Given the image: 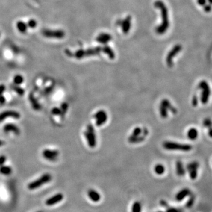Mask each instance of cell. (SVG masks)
I'll return each instance as SVG.
<instances>
[{
  "instance_id": "6da1fadb",
  "label": "cell",
  "mask_w": 212,
  "mask_h": 212,
  "mask_svg": "<svg viewBox=\"0 0 212 212\" xmlns=\"http://www.w3.org/2000/svg\"><path fill=\"white\" fill-rule=\"evenodd\" d=\"M155 6L159 8L161 11L162 22L156 29V31L159 34H163L167 31L169 27V20L168 16V10L166 5L161 1H157L155 2Z\"/></svg>"
},
{
  "instance_id": "7a4b0ae2",
  "label": "cell",
  "mask_w": 212,
  "mask_h": 212,
  "mask_svg": "<svg viewBox=\"0 0 212 212\" xmlns=\"http://www.w3.org/2000/svg\"><path fill=\"white\" fill-rule=\"evenodd\" d=\"M163 147L168 150H180L182 152H189L192 149V146L190 144L169 141H164L163 143Z\"/></svg>"
},
{
  "instance_id": "3957f363",
  "label": "cell",
  "mask_w": 212,
  "mask_h": 212,
  "mask_svg": "<svg viewBox=\"0 0 212 212\" xmlns=\"http://www.w3.org/2000/svg\"><path fill=\"white\" fill-rule=\"evenodd\" d=\"M198 88L202 90L200 96V101L202 103L203 105H206L209 102L211 94V88L208 83L205 80H203L199 83Z\"/></svg>"
},
{
  "instance_id": "277c9868",
  "label": "cell",
  "mask_w": 212,
  "mask_h": 212,
  "mask_svg": "<svg viewBox=\"0 0 212 212\" xmlns=\"http://www.w3.org/2000/svg\"><path fill=\"white\" fill-rule=\"evenodd\" d=\"M84 134L87 141L89 147L91 148L95 147L97 143L96 136L95 130L91 124H88L87 126V130L84 131Z\"/></svg>"
},
{
  "instance_id": "5b68a950",
  "label": "cell",
  "mask_w": 212,
  "mask_h": 212,
  "mask_svg": "<svg viewBox=\"0 0 212 212\" xmlns=\"http://www.w3.org/2000/svg\"><path fill=\"white\" fill-rule=\"evenodd\" d=\"M52 177L49 173H46L43 175L42 176L40 177L38 179L36 180L35 181L30 183L28 185V188L30 190H34L41 186L44 185V184L50 182L52 180Z\"/></svg>"
},
{
  "instance_id": "8992f818",
  "label": "cell",
  "mask_w": 212,
  "mask_h": 212,
  "mask_svg": "<svg viewBox=\"0 0 212 212\" xmlns=\"http://www.w3.org/2000/svg\"><path fill=\"white\" fill-rule=\"evenodd\" d=\"M102 50V49H101L100 47L88 49L87 50H79L75 53L74 57L77 59H81V58L87 57V56L98 55L100 54Z\"/></svg>"
},
{
  "instance_id": "52a82bcc",
  "label": "cell",
  "mask_w": 212,
  "mask_h": 212,
  "mask_svg": "<svg viewBox=\"0 0 212 212\" xmlns=\"http://www.w3.org/2000/svg\"><path fill=\"white\" fill-rule=\"evenodd\" d=\"M141 134H143V129H141L140 127H136L134 129V130L133 131L132 134L130 135V136L128 137V140L132 144H134V143H138L141 141L144 140L146 136L142 135L141 136Z\"/></svg>"
},
{
  "instance_id": "ba28073f",
  "label": "cell",
  "mask_w": 212,
  "mask_h": 212,
  "mask_svg": "<svg viewBox=\"0 0 212 212\" xmlns=\"http://www.w3.org/2000/svg\"><path fill=\"white\" fill-rule=\"evenodd\" d=\"M42 34L44 37L50 38L61 39L64 37L65 33L64 31L61 30H53L49 29H44L42 31Z\"/></svg>"
},
{
  "instance_id": "9c48e42d",
  "label": "cell",
  "mask_w": 212,
  "mask_h": 212,
  "mask_svg": "<svg viewBox=\"0 0 212 212\" xmlns=\"http://www.w3.org/2000/svg\"><path fill=\"white\" fill-rule=\"evenodd\" d=\"M181 49H182V47L180 45H176L172 49V50L167 54V56L166 58V63H167L169 67H170V68L172 67V66L173 65V58L181 50Z\"/></svg>"
},
{
  "instance_id": "30bf717a",
  "label": "cell",
  "mask_w": 212,
  "mask_h": 212,
  "mask_svg": "<svg viewBox=\"0 0 212 212\" xmlns=\"http://www.w3.org/2000/svg\"><path fill=\"white\" fill-rule=\"evenodd\" d=\"M94 119H96V124L97 126H101L105 124L107 120V114L105 110L98 111L94 115Z\"/></svg>"
},
{
  "instance_id": "8fae6325",
  "label": "cell",
  "mask_w": 212,
  "mask_h": 212,
  "mask_svg": "<svg viewBox=\"0 0 212 212\" xmlns=\"http://www.w3.org/2000/svg\"><path fill=\"white\" fill-rule=\"evenodd\" d=\"M199 167V164L197 161H193L188 164L187 166V170L188 171L190 178L194 180L197 176V169Z\"/></svg>"
},
{
  "instance_id": "7c38bea8",
  "label": "cell",
  "mask_w": 212,
  "mask_h": 212,
  "mask_svg": "<svg viewBox=\"0 0 212 212\" xmlns=\"http://www.w3.org/2000/svg\"><path fill=\"white\" fill-rule=\"evenodd\" d=\"M21 117L20 114L16 111L8 110L0 113V122L5 120L8 117H11L16 119H19Z\"/></svg>"
},
{
  "instance_id": "4fadbf2b",
  "label": "cell",
  "mask_w": 212,
  "mask_h": 212,
  "mask_svg": "<svg viewBox=\"0 0 212 212\" xmlns=\"http://www.w3.org/2000/svg\"><path fill=\"white\" fill-rule=\"evenodd\" d=\"M59 155V152L55 150L45 149L43 152V156L45 159L49 161H55Z\"/></svg>"
},
{
  "instance_id": "5bb4252c",
  "label": "cell",
  "mask_w": 212,
  "mask_h": 212,
  "mask_svg": "<svg viewBox=\"0 0 212 212\" xmlns=\"http://www.w3.org/2000/svg\"><path fill=\"white\" fill-rule=\"evenodd\" d=\"M63 198H64L63 194L62 193H57L53 196V197L47 199L46 202V204L47 206H52L63 200Z\"/></svg>"
},
{
  "instance_id": "9a60e30c",
  "label": "cell",
  "mask_w": 212,
  "mask_h": 212,
  "mask_svg": "<svg viewBox=\"0 0 212 212\" xmlns=\"http://www.w3.org/2000/svg\"><path fill=\"white\" fill-rule=\"evenodd\" d=\"M3 130L5 133L12 132L16 135H19L20 134V129L14 124H7L4 126Z\"/></svg>"
},
{
  "instance_id": "2e32d148",
  "label": "cell",
  "mask_w": 212,
  "mask_h": 212,
  "mask_svg": "<svg viewBox=\"0 0 212 212\" xmlns=\"http://www.w3.org/2000/svg\"><path fill=\"white\" fill-rule=\"evenodd\" d=\"M87 195L88 198L93 202H98L101 199V195L100 194L94 189H90L87 192Z\"/></svg>"
},
{
  "instance_id": "e0dca14e",
  "label": "cell",
  "mask_w": 212,
  "mask_h": 212,
  "mask_svg": "<svg viewBox=\"0 0 212 212\" xmlns=\"http://www.w3.org/2000/svg\"><path fill=\"white\" fill-rule=\"evenodd\" d=\"M28 99L29 101L31 103V105L32 106L33 108L35 111H40L41 110V106L39 102L37 101L36 99L34 94L33 93H30L28 96Z\"/></svg>"
},
{
  "instance_id": "ac0fdd59",
  "label": "cell",
  "mask_w": 212,
  "mask_h": 212,
  "mask_svg": "<svg viewBox=\"0 0 212 212\" xmlns=\"http://www.w3.org/2000/svg\"><path fill=\"white\" fill-rule=\"evenodd\" d=\"M131 18L130 17H126L123 21H122V31H123L124 33L127 34V33H128L129 31V30H130L131 28Z\"/></svg>"
},
{
  "instance_id": "d6986e66",
  "label": "cell",
  "mask_w": 212,
  "mask_h": 212,
  "mask_svg": "<svg viewBox=\"0 0 212 212\" xmlns=\"http://www.w3.org/2000/svg\"><path fill=\"white\" fill-rule=\"evenodd\" d=\"M190 193V191L189 189L185 188L181 190L179 192L177 193L176 196V199L177 201H181L183 200L186 196H189Z\"/></svg>"
},
{
  "instance_id": "ffe728a7",
  "label": "cell",
  "mask_w": 212,
  "mask_h": 212,
  "mask_svg": "<svg viewBox=\"0 0 212 212\" xmlns=\"http://www.w3.org/2000/svg\"><path fill=\"white\" fill-rule=\"evenodd\" d=\"M162 105H163L164 106H165L168 110H170V111L173 114H176L177 112V110L176 108L175 107H174L172 105L171 103L170 102V101L166 99H163L161 103Z\"/></svg>"
},
{
  "instance_id": "44dd1931",
  "label": "cell",
  "mask_w": 212,
  "mask_h": 212,
  "mask_svg": "<svg viewBox=\"0 0 212 212\" xmlns=\"http://www.w3.org/2000/svg\"><path fill=\"white\" fill-rule=\"evenodd\" d=\"M97 41L102 44H106L111 40V37L110 34L106 33H102L97 37Z\"/></svg>"
},
{
  "instance_id": "7402d4cb",
  "label": "cell",
  "mask_w": 212,
  "mask_h": 212,
  "mask_svg": "<svg viewBox=\"0 0 212 212\" xmlns=\"http://www.w3.org/2000/svg\"><path fill=\"white\" fill-rule=\"evenodd\" d=\"M176 167L177 175L178 176H184L186 173V170L183 167V163L180 161H178L176 162Z\"/></svg>"
},
{
  "instance_id": "603a6c76",
  "label": "cell",
  "mask_w": 212,
  "mask_h": 212,
  "mask_svg": "<svg viewBox=\"0 0 212 212\" xmlns=\"http://www.w3.org/2000/svg\"><path fill=\"white\" fill-rule=\"evenodd\" d=\"M198 135H199L198 131L197 130V129H196L194 128H192L189 129L187 133V137L190 140H196L197 138Z\"/></svg>"
},
{
  "instance_id": "cb8c5ba5",
  "label": "cell",
  "mask_w": 212,
  "mask_h": 212,
  "mask_svg": "<svg viewBox=\"0 0 212 212\" xmlns=\"http://www.w3.org/2000/svg\"><path fill=\"white\" fill-rule=\"evenodd\" d=\"M17 28L18 30L21 33H25L27 30V24L22 21H19L17 22Z\"/></svg>"
},
{
  "instance_id": "d4e9b609",
  "label": "cell",
  "mask_w": 212,
  "mask_h": 212,
  "mask_svg": "<svg viewBox=\"0 0 212 212\" xmlns=\"http://www.w3.org/2000/svg\"><path fill=\"white\" fill-rule=\"evenodd\" d=\"M154 171L158 175H162L165 172V167L161 164H157L154 167Z\"/></svg>"
},
{
  "instance_id": "484cf974",
  "label": "cell",
  "mask_w": 212,
  "mask_h": 212,
  "mask_svg": "<svg viewBox=\"0 0 212 212\" xmlns=\"http://www.w3.org/2000/svg\"><path fill=\"white\" fill-rule=\"evenodd\" d=\"M0 173L3 175H10L12 173V169L9 166H0Z\"/></svg>"
},
{
  "instance_id": "4316f807",
  "label": "cell",
  "mask_w": 212,
  "mask_h": 212,
  "mask_svg": "<svg viewBox=\"0 0 212 212\" xmlns=\"http://www.w3.org/2000/svg\"><path fill=\"white\" fill-rule=\"evenodd\" d=\"M160 114L163 119H166L168 116V109L165 106L160 104L159 106Z\"/></svg>"
},
{
  "instance_id": "83f0119b",
  "label": "cell",
  "mask_w": 212,
  "mask_h": 212,
  "mask_svg": "<svg viewBox=\"0 0 212 212\" xmlns=\"http://www.w3.org/2000/svg\"><path fill=\"white\" fill-rule=\"evenodd\" d=\"M11 89L14 91L16 93H17L20 96H22L24 93H25V90L21 87H20L19 86H18V85H14V84H11Z\"/></svg>"
},
{
  "instance_id": "f1b7e54d",
  "label": "cell",
  "mask_w": 212,
  "mask_h": 212,
  "mask_svg": "<svg viewBox=\"0 0 212 212\" xmlns=\"http://www.w3.org/2000/svg\"><path fill=\"white\" fill-rule=\"evenodd\" d=\"M142 206L141 203L139 201H136L132 205L131 212H141Z\"/></svg>"
},
{
  "instance_id": "f546056e",
  "label": "cell",
  "mask_w": 212,
  "mask_h": 212,
  "mask_svg": "<svg viewBox=\"0 0 212 212\" xmlns=\"http://www.w3.org/2000/svg\"><path fill=\"white\" fill-rule=\"evenodd\" d=\"M102 51H103L104 53H106L110 59L114 58L115 54L114 53V52L111 50V49L110 48V47H107V46L105 47L103 49H102Z\"/></svg>"
},
{
  "instance_id": "4dcf8cb0",
  "label": "cell",
  "mask_w": 212,
  "mask_h": 212,
  "mask_svg": "<svg viewBox=\"0 0 212 212\" xmlns=\"http://www.w3.org/2000/svg\"><path fill=\"white\" fill-rule=\"evenodd\" d=\"M68 108H69V105L68 103H63V104H61V118L63 119L65 117V115L67 113V110H68Z\"/></svg>"
},
{
  "instance_id": "1f68e13d",
  "label": "cell",
  "mask_w": 212,
  "mask_h": 212,
  "mask_svg": "<svg viewBox=\"0 0 212 212\" xmlns=\"http://www.w3.org/2000/svg\"><path fill=\"white\" fill-rule=\"evenodd\" d=\"M13 81H14V84L19 85L23 83L24 77L20 74H17L14 76V77L13 78Z\"/></svg>"
},
{
  "instance_id": "d6a6232c",
  "label": "cell",
  "mask_w": 212,
  "mask_h": 212,
  "mask_svg": "<svg viewBox=\"0 0 212 212\" xmlns=\"http://www.w3.org/2000/svg\"><path fill=\"white\" fill-rule=\"evenodd\" d=\"M203 124L205 127H208V128H211L212 127V122L211 120V119H209V118H207V119H205L204 120H203Z\"/></svg>"
},
{
  "instance_id": "836d02e7",
  "label": "cell",
  "mask_w": 212,
  "mask_h": 212,
  "mask_svg": "<svg viewBox=\"0 0 212 212\" xmlns=\"http://www.w3.org/2000/svg\"><path fill=\"white\" fill-rule=\"evenodd\" d=\"M37 21L34 19H31L29 20V21L27 22V26L30 28H35V27L37 26Z\"/></svg>"
},
{
  "instance_id": "e575fe53",
  "label": "cell",
  "mask_w": 212,
  "mask_h": 212,
  "mask_svg": "<svg viewBox=\"0 0 212 212\" xmlns=\"http://www.w3.org/2000/svg\"><path fill=\"white\" fill-rule=\"evenodd\" d=\"M61 109L58 107H54L52 110V113L53 114V115H55V116L61 115Z\"/></svg>"
},
{
  "instance_id": "d590c367",
  "label": "cell",
  "mask_w": 212,
  "mask_h": 212,
  "mask_svg": "<svg viewBox=\"0 0 212 212\" xmlns=\"http://www.w3.org/2000/svg\"><path fill=\"white\" fill-rule=\"evenodd\" d=\"M192 106L194 107H196L198 105V97L196 95H194L192 97Z\"/></svg>"
},
{
  "instance_id": "8d00e7d4",
  "label": "cell",
  "mask_w": 212,
  "mask_h": 212,
  "mask_svg": "<svg viewBox=\"0 0 212 212\" xmlns=\"http://www.w3.org/2000/svg\"><path fill=\"white\" fill-rule=\"evenodd\" d=\"M7 160V158L4 155H1L0 156V166H2L4 164Z\"/></svg>"
},
{
  "instance_id": "74e56055",
  "label": "cell",
  "mask_w": 212,
  "mask_h": 212,
  "mask_svg": "<svg viewBox=\"0 0 212 212\" xmlns=\"http://www.w3.org/2000/svg\"><path fill=\"white\" fill-rule=\"evenodd\" d=\"M166 212H180V211L177 209L176 208H169Z\"/></svg>"
},
{
  "instance_id": "f35d334b",
  "label": "cell",
  "mask_w": 212,
  "mask_h": 212,
  "mask_svg": "<svg viewBox=\"0 0 212 212\" xmlns=\"http://www.w3.org/2000/svg\"><path fill=\"white\" fill-rule=\"evenodd\" d=\"M6 102V99H5V97L2 96V95H1L0 96V105H4L5 104Z\"/></svg>"
},
{
  "instance_id": "ab89813d",
  "label": "cell",
  "mask_w": 212,
  "mask_h": 212,
  "mask_svg": "<svg viewBox=\"0 0 212 212\" xmlns=\"http://www.w3.org/2000/svg\"><path fill=\"white\" fill-rule=\"evenodd\" d=\"M5 86L4 84H1L0 85V96L2 94V93L5 91Z\"/></svg>"
},
{
  "instance_id": "60d3db41",
  "label": "cell",
  "mask_w": 212,
  "mask_h": 212,
  "mask_svg": "<svg viewBox=\"0 0 212 212\" xmlns=\"http://www.w3.org/2000/svg\"><path fill=\"white\" fill-rule=\"evenodd\" d=\"M208 134H209V136L212 138V127L209 128V131H208Z\"/></svg>"
},
{
  "instance_id": "b9f144b4",
  "label": "cell",
  "mask_w": 212,
  "mask_h": 212,
  "mask_svg": "<svg viewBox=\"0 0 212 212\" xmlns=\"http://www.w3.org/2000/svg\"><path fill=\"white\" fill-rule=\"evenodd\" d=\"M4 144H5V142H4V141L0 140V147H1L2 146H3Z\"/></svg>"
},
{
  "instance_id": "7bdbcfd3",
  "label": "cell",
  "mask_w": 212,
  "mask_h": 212,
  "mask_svg": "<svg viewBox=\"0 0 212 212\" xmlns=\"http://www.w3.org/2000/svg\"><path fill=\"white\" fill-rule=\"evenodd\" d=\"M162 212V211H159V212Z\"/></svg>"
},
{
  "instance_id": "ee69618b",
  "label": "cell",
  "mask_w": 212,
  "mask_h": 212,
  "mask_svg": "<svg viewBox=\"0 0 212 212\" xmlns=\"http://www.w3.org/2000/svg\"><path fill=\"white\" fill-rule=\"evenodd\" d=\"M41 212V211H40V212Z\"/></svg>"
}]
</instances>
